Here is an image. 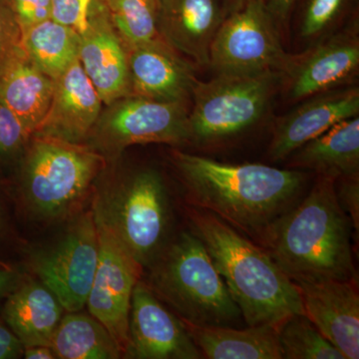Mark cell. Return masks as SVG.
Returning a JSON list of instances; mask_svg holds the SVG:
<instances>
[{
  "instance_id": "d4e9b609",
  "label": "cell",
  "mask_w": 359,
  "mask_h": 359,
  "mask_svg": "<svg viewBox=\"0 0 359 359\" xmlns=\"http://www.w3.org/2000/svg\"><path fill=\"white\" fill-rule=\"evenodd\" d=\"M80 33L76 28L47 20L22 32L21 46L44 74L57 79L78 58Z\"/></svg>"
},
{
  "instance_id": "5bb4252c",
  "label": "cell",
  "mask_w": 359,
  "mask_h": 359,
  "mask_svg": "<svg viewBox=\"0 0 359 359\" xmlns=\"http://www.w3.org/2000/svg\"><path fill=\"white\" fill-rule=\"evenodd\" d=\"M78 60L105 105L131 94L128 50L102 0H91Z\"/></svg>"
},
{
  "instance_id": "d590c367",
  "label": "cell",
  "mask_w": 359,
  "mask_h": 359,
  "mask_svg": "<svg viewBox=\"0 0 359 359\" xmlns=\"http://www.w3.org/2000/svg\"><path fill=\"white\" fill-rule=\"evenodd\" d=\"M21 283V276L11 269H0V297L13 292Z\"/></svg>"
},
{
  "instance_id": "cb8c5ba5",
  "label": "cell",
  "mask_w": 359,
  "mask_h": 359,
  "mask_svg": "<svg viewBox=\"0 0 359 359\" xmlns=\"http://www.w3.org/2000/svg\"><path fill=\"white\" fill-rule=\"evenodd\" d=\"M56 358L118 359L123 353L114 337L91 314L79 311L62 316L50 342Z\"/></svg>"
},
{
  "instance_id": "ac0fdd59",
  "label": "cell",
  "mask_w": 359,
  "mask_h": 359,
  "mask_svg": "<svg viewBox=\"0 0 359 359\" xmlns=\"http://www.w3.org/2000/svg\"><path fill=\"white\" fill-rule=\"evenodd\" d=\"M130 95L189 105L199 80L193 68L165 41L128 50Z\"/></svg>"
},
{
  "instance_id": "836d02e7",
  "label": "cell",
  "mask_w": 359,
  "mask_h": 359,
  "mask_svg": "<svg viewBox=\"0 0 359 359\" xmlns=\"http://www.w3.org/2000/svg\"><path fill=\"white\" fill-rule=\"evenodd\" d=\"M261 2L273 15L280 32H283L292 18L297 0H261Z\"/></svg>"
},
{
  "instance_id": "9a60e30c",
  "label": "cell",
  "mask_w": 359,
  "mask_h": 359,
  "mask_svg": "<svg viewBox=\"0 0 359 359\" xmlns=\"http://www.w3.org/2000/svg\"><path fill=\"white\" fill-rule=\"evenodd\" d=\"M278 118L269 148V159L285 161L297 149L337 123L359 115L358 85L316 94Z\"/></svg>"
},
{
  "instance_id": "6da1fadb",
  "label": "cell",
  "mask_w": 359,
  "mask_h": 359,
  "mask_svg": "<svg viewBox=\"0 0 359 359\" xmlns=\"http://www.w3.org/2000/svg\"><path fill=\"white\" fill-rule=\"evenodd\" d=\"M171 158L191 207L212 212L257 244L299 202L311 176L290 168L228 164L177 149Z\"/></svg>"
},
{
  "instance_id": "f546056e",
  "label": "cell",
  "mask_w": 359,
  "mask_h": 359,
  "mask_svg": "<svg viewBox=\"0 0 359 359\" xmlns=\"http://www.w3.org/2000/svg\"><path fill=\"white\" fill-rule=\"evenodd\" d=\"M22 30L7 0H0V65L21 47Z\"/></svg>"
},
{
  "instance_id": "2e32d148",
  "label": "cell",
  "mask_w": 359,
  "mask_h": 359,
  "mask_svg": "<svg viewBox=\"0 0 359 359\" xmlns=\"http://www.w3.org/2000/svg\"><path fill=\"white\" fill-rule=\"evenodd\" d=\"M304 314L344 354L359 358L358 280L294 283Z\"/></svg>"
},
{
  "instance_id": "83f0119b",
  "label": "cell",
  "mask_w": 359,
  "mask_h": 359,
  "mask_svg": "<svg viewBox=\"0 0 359 359\" xmlns=\"http://www.w3.org/2000/svg\"><path fill=\"white\" fill-rule=\"evenodd\" d=\"M283 359H346L304 314H295L278 327Z\"/></svg>"
},
{
  "instance_id": "ba28073f",
  "label": "cell",
  "mask_w": 359,
  "mask_h": 359,
  "mask_svg": "<svg viewBox=\"0 0 359 359\" xmlns=\"http://www.w3.org/2000/svg\"><path fill=\"white\" fill-rule=\"evenodd\" d=\"M280 30L261 0H244L224 16L210 51L217 74L280 73L290 53Z\"/></svg>"
},
{
  "instance_id": "e0dca14e",
  "label": "cell",
  "mask_w": 359,
  "mask_h": 359,
  "mask_svg": "<svg viewBox=\"0 0 359 359\" xmlns=\"http://www.w3.org/2000/svg\"><path fill=\"white\" fill-rule=\"evenodd\" d=\"M102 104L77 58L55 79L50 107L33 136L83 143L95 126Z\"/></svg>"
},
{
  "instance_id": "277c9868",
  "label": "cell",
  "mask_w": 359,
  "mask_h": 359,
  "mask_svg": "<svg viewBox=\"0 0 359 359\" xmlns=\"http://www.w3.org/2000/svg\"><path fill=\"white\" fill-rule=\"evenodd\" d=\"M148 287L184 323L241 327L242 313L209 252L192 231H183L151 264Z\"/></svg>"
},
{
  "instance_id": "4dcf8cb0",
  "label": "cell",
  "mask_w": 359,
  "mask_h": 359,
  "mask_svg": "<svg viewBox=\"0 0 359 359\" xmlns=\"http://www.w3.org/2000/svg\"><path fill=\"white\" fill-rule=\"evenodd\" d=\"M334 190L337 201L353 224L354 236L359 235V175L335 180ZM354 237V241H355Z\"/></svg>"
},
{
  "instance_id": "4fadbf2b",
  "label": "cell",
  "mask_w": 359,
  "mask_h": 359,
  "mask_svg": "<svg viewBox=\"0 0 359 359\" xmlns=\"http://www.w3.org/2000/svg\"><path fill=\"white\" fill-rule=\"evenodd\" d=\"M124 358H204L185 325L139 280L132 294L128 346Z\"/></svg>"
},
{
  "instance_id": "5b68a950",
  "label": "cell",
  "mask_w": 359,
  "mask_h": 359,
  "mask_svg": "<svg viewBox=\"0 0 359 359\" xmlns=\"http://www.w3.org/2000/svg\"><path fill=\"white\" fill-rule=\"evenodd\" d=\"M29 142L22 179L26 205L40 219L67 216L86 198L106 158L83 143L39 135Z\"/></svg>"
},
{
  "instance_id": "8fae6325",
  "label": "cell",
  "mask_w": 359,
  "mask_h": 359,
  "mask_svg": "<svg viewBox=\"0 0 359 359\" xmlns=\"http://www.w3.org/2000/svg\"><path fill=\"white\" fill-rule=\"evenodd\" d=\"M98 259V230L94 211L90 210L57 244L33 257L32 268L65 311L74 313L86 306Z\"/></svg>"
},
{
  "instance_id": "74e56055",
  "label": "cell",
  "mask_w": 359,
  "mask_h": 359,
  "mask_svg": "<svg viewBox=\"0 0 359 359\" xmlns=\"http://www.w3.org/2000/svg\"><path fill=\"white\" fill-rule=\"evenodd\" d=\"M90 4L91 0H81V18H80L79 25H78L77 32L81 33L86 28L87 14H88Z\"/></svg>"
},
{
  "instance_id": "8992f818",
  "label": "cell",
  "mask_w": 359,
  "mask_h": 359,
  "mask_svg": "<svg viewBox=\"0 0 359 359\" xmlns=\"http://www.w3.org/2000/svg\"><path fill=\"white\" fill-rule=\"evenodd\" d=\"M280 88L278 71L198 81L189 110L190 144L214 145L244 134L263 120Z\"/></svg>"
},
{
  "instance_id": "7402d4cb",
  "label": "cell",
  "mask_w": 359,
  "mask_h": 359,
  "mask_svg": "<svg viewBox=\"0 0 359 359\" xmlns=\"http://www.w3.org/2000/svg\"><path fill=\"white\" fill-rule=\"evenodd\" d=\"M285 161L290 169L308 170L316 176L337 180L359 175V115L337 123Z\"/></svg>"
},
{
  "instance_id": "7c38bea8",
  "label": "cell",
  "mask_w": 359,
  "mask_h": 359,
  "mask_svg": "<svg viewBox=\"0 0 359 359\" xmlns=\"http://www.w3.org/2000/svg\"><path fill=\"white\" fill-rule=\"evenodd\" d=\"M95 221L99 259L86 306L89 313L114 337L124 358L132 294L144 269L107 224L96 217Z\"/></svg>"
},
{
  "instance_id": "7a4b0ae2",
  "label": "cell",
  "mask_w": 359,
  "mask_h": 359,
  "mask_svg": "<svg viewBox=\"0 0 359 359\" xmlns=\"http://www.w3.org/2000/svg\"><path fill=\"white\" fill-rule=\"evenodd\" d=\"M334 182L316 176L308 194L257 243L294 283L358 278L353 224L337 201Z\"/></svg>"
},
{
  "instance_id": "30bf717a",
  "label": "cell",
  "mask_w": 359,
  "mask_h": 359,
  "mask_svg": "<svg viewBox=\"0 0 359 359\" xmlns=\"http://www.w3.org/2000/svg\"><path fill=\"white\" fill-rule=\"evenodd\" d=\"M359 73V20L355 14L344 27L304 51L290 54L280 71V88L289 103L321 92L355 84Z\"/></svg>"
},
{
  "instance_id": "1f68e13d",
  "label": "cell",
  "mask_w": 359,
  "mask_h": 359,
  "mask_svg": "<svg viewBox=\"0 0 359 359\" xmlns=\"http://www.w3.org/2000/svg\"><path fill=\"white\" fill-rule=\"evenodd\" d=\"M21 30L51 18L50 0H7Z\"/></svg>"
},
{
  "instance_id": "8d00e7d4",
  "label": "cell",
  "mask_w": 359,
  "mask_h": 359,
  "mask_svg": "<svg viewBox=\"0 0 359 359\" xmlns=\"http://www.w3.org/2000/svg\"><path fill=\"white\" fill-rule=\"evenodd\" d=\"M23 355L26 359H54L55 353L50 346H35L23 349Z\"/></svg>"
},
{
  "instance_id": "603a6c76",
  "label": "cell",
  "mask_w": 359,
  "mask_h": 359,
  "mask_svg": "<svg viewBox=\"0 0 359 359\" xmlns=\"http://www.w3.org/2000/svg\"><path fill=\"white\" fill-rule=\"evenodd\" d=\"M184 325L204 358L283 359L278 327L273 325L241 328Z\"/></svg>"
},
{
  "instance_id": "e575fe53",
  "label": "cell",
  "mask_w": 359,
  "mask_h": 359,
  "mask_svg": "<svg viewBox=\"0 0 359 359\" xmlns=\"http://www.w3.org/2000/svg\"><path fill=\"white\" fill-rule=\"evenodd\" d=\"M23 355V346L9 328L0 325V359H15Z\"/></svg>"
},
{
  "instance_id": "d6a6232c",
  "label": "cell",
  "mask_w": 359,
  "mask_h": 359,
  "mask_svg": "<svg viewBox=\"0 0 359 359\" xmlns=\"http://www.w3.org/2000/svg\"><path fill=\"white\" fill-rule=\"evenodd\" d=\"M51 20L78 28L81 18V0H50Z\"/></svg>"
},
{
  "instance_id": "484cf974",
  "label": "cell",
  "mask_w": 359,
  "mask_h": 359,
  "mask_svg": "<svg viewBox=\"0 0 359 359\" xmlns=\"http://www.w3.org/2000/svg\"><path fill=\"white\" fill-rule=\"evenodd\" d=\"M127 50L164 41L159 32V0H102Z\"/></svg>"
},
{
  "instance_id": "9c48e42d",
  "label": "cell",
  "mask_w": 359,
  "mask_h": 359,
  "mask_svg": "<svg viewBox=\"0 0 359 359\" xmlns=\"http://www.w3.org/2000/svg\"><path fill=\"white\" fill-rule=\"evenodd\" d=\"M90 132V147L114 158L137 144H190L187 104L129 95L107 105Z\"/></svg>"
},
{
  "instance_id": "d6986e66",
  "label": "cell",
  "mask_w": 359,
  "mask_h": 359,
  "mask_svg": "<svg viewBox=\"0 0 359 359\" xmlns=\"http://www.w3.org/2000/svg\"><path fill=\"white\" fill-rule=\"evenodd\" d=\"M224 16L219 0H159L161 36L201 66H209L212 40Z\"/></svg>"
},
{
  "instance_id": "4316f807",
  "label": "cell",
  "mask_w": 359,
  "mask_h": 359,
  "mask_svg": "<svg viewBox=\"0 0 359 359\" xmlns=\"http://www.w3.org/2000/svg\"><path fill=\"white\" fill-rule=\"evenodd\" d=\"M356 4L358 0H301L297 4V37L309 47L330 36L358 14Z\"/></svg>"
},
{
  "instance_id": "52a82bcc",
  "label": "cell",
  "mask_w": 359,
  "mask_h": 359,
  "mask_svg": "<svg viewBox=\"0 0 359 359\" xmlns=\"http://www.w3.org/2000/svg\"><path fill=\"white\" fill-rule=\"evenodd\" d=\"M169 204L162 177L154 170H143L98 198L93 211L144 269L154 263L167 245Z\"/></svg>"
},
{
  "instance_id": "ffe728a7",
  "label": "cell",
  "mask_w": 359,
  "mask_h": 359,
  "mask_svg": "<svg viewBox=\"0 0 359 359\" xmlns=\"http://www.w3.org/2000/svg\"><path fill=\"white\" fill-rule=\"evenodd\" d=\"M65 309L46 285L26 280L9 292L2 316L7 327L26 347L50 346Z\"/></svg>"
},
{
  "instance_id": "3957f363",
  "label": "cell",
  "mask_w": 359,
  "mask_h": 359,
  "mask_svg": "<svg viewBox=\"0 0 359 359\" xmlns=\"http://www.w3.org/2000/svg\"><path fill=\"white\" fill-rule=\"evenodd\" d=\"M187 212L191 231L209 252L248 327H278L304 314L297 285L261 245L211 212L195 207Z\"/></svg>"
},
{
  "instance_id": "f1b7e54d",
  "label": "cell",
  "mask_w": 359,
  "mask_h": 359,
  "mask_svg": "<svg viewBox=\"0 0 359 359\" xmlns=\"http://www.w3.org/2000/svg\"><path fill=\"white\" fill-rule=\"evenodd\" d=\"M32 137L18 114L0 100V154L18 152L29 143Z\"/></svg>"
},
{
  "instance_id": "44dd1931",
  "label": "cell",
  "mask_w": 359,
  "mask_h": 359,
  "mask_svg": "<svg viewBox=\"0 0 359 359\" xmlns=\"http://www.w3.org/2000/svg\"><path fill=\"white\" fill-rule=\"evenodd\" d=\"M55 80L32 62L22 46L0 65V100L34 135L50 107Z\"/></svg>"
},
{
  "instance_id": "f35d334b",
  "label": "cell",
  "mask_w": 359,
  "mask_h": 359,
  "mask_svg": "<svg viewBox=\"0 0 359 359\" xmlns=\"http://www.w3.org/2000/svg\"><path fill=\"white\" fill-rule=\"evenodd\" d=\"M244 0H219L222 6H223L224 11H226V14L229 13V11H231V9L235 8L236 6H238V4H242Z\"/></svg>"
}]
</instances>
